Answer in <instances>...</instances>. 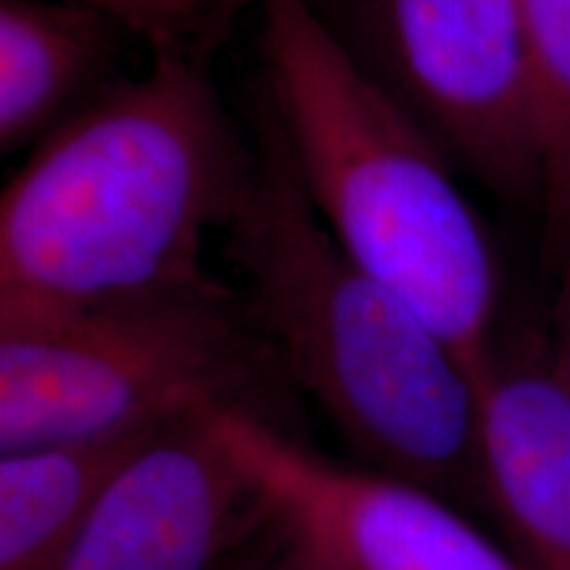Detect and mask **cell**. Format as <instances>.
Instances as JSON below:
<instances>
[{
	"mask_svg": "<svg viewBox=\"0 0 570 570\" xmlns=\"http://www.w3.org/2000/svg\"><path fill=\"white\" fill-rule=\"evenodd\" d=\"M256 177L206 61L154 56L32 148L0 196V323L214 277L204 265Z\"/></svg>",
	"mask_w": 570,
	"mask_h": 570,
	"instance_id": "6da1fadb",
	"label": "cell"
},
{
	"mask_svg": "<svg viewBox=\"0 0 570 570\" xmlns=\"http://www.w3.org/2000/svg\"><path fill=\"white\" fill-rule=\"evenodd\" d=\"M256 177L225 233L246 309L362 468L487 510L481 391L444 338L356 265L306 198L273 114L254 119Z\"/></svg>",
	"mask_w": 570,
	"mask_h": 570,
	"instance_id": "7a4b0ae2",
	"label": "cell"
},
{
	"mask_svg": "<svg viewBox=\"0 0 570 570\" xmlns=\"http://www.w3.org/2000/svg\"><path fill=\"white\" fill-rule=\"evenodd\" d=\"M262 104L341 248L481 381L502 267L454 161L354 59L309 0H262Z\"/></svg>",
	"mask_w": 570,
	"mask_h": 570,
	"instance_id": "3957f363",
	"label": "cell"
},
{
	"mask_svg": "<svg viewBox=\"0 0 570 570\" xmlns=\"http://www.w3.org/2000/svg\"><path fill=\"white\" fill-rule=\"evenodd\" d=\"M283 381L240 291L217 277L0 323V452L151 431L209 410L269 417Z\"/></svg>",
	"mask_w": 570,
	"mask_h": 570,
	"instance_id": "277c9868",
	"label": "cell"
},
{
	"mask_svg": "<svg viewBox=\"0 0 570 570\" xmlns=\"http://www.w3.org/2000/svg\"><path fill=\"white\" fill-rule=\"evenodd\" d=\"M348 30L338 40L454 167L539 209V101L518 0H352Z\"/></svg>",
	"mask_w": 570,
	"mask_h": 570,
	"instance_id": "5b68a950",
	"label": "cell"
},
{
	"mask_svg": "<svg viewBox=\"0 0 570 570\" xmlns=\"http://www.w3.org/2000/svg\"><path fill=\"white\" fill-rule=\"evenodd\" d=\"M212 425L275 525L331 570H533L436 491L312 452L275 420L214 410Z\"/></svg>",
	"mask_w": 570,
	"mask_h": 570,
	"instance_id": "8992f818",
	"label": "cell"
},
{
	"mask_svg": "<svg viewBox=\"0 0 570 570\" xmlns=\"http://www.w3.org/2000/svg\"><path fill=\"white\" fill-rule=\"evenodd\" d=\"M212 412L161 428L132 454L59 570H225L275 529Z\"/></svg>",
	"mask_w": 570,
	"mask_h": 570,
	"instance_id": "52a82bcc",
	"label": "cell"
},
{
	"mask_svg": "<svg viewBox=\"0 0 570 570\" xmlns=\"http://www.w3.org/2000/svg\"><path fill=\"white\" fill-rule=\"evenodd\" d=\"M487 512L533 570H570V391L547 344H497L481 381Z\"/></svg>",
	"mask_w": 570,
	"mask_h": 570,
	"instance_id": "ba28073f",
	"label": "cell"
},
{
	"mask_svg": "<svg viewBox=\"0 0 570 570\" xmlns=\"http://www.w3.org/2000/svg\"><path fill=\"white\" fill-rule=\"evenodd\" d=\"M127 40L80 0H0V148H35L122 82Z\"/></svg>",
	"mask_w": 570,
	"mask_h": 570,
	"instance_id": "9c48e42d",
	"label": "cell"
},
{
	"mask_svg": "<svg viewBox=\"0 0 570 570\" xmlns=\"http://www.w3.org/2000/svg\"><path fill=\"white\" fill-rule=\"evenodd\" d=\"M159 431L0 452V570H59L109 483Z\"/></svg>",
	"mask_w": 570,
	"mask_h": 570,
	"instance_id": "30bf717a",
	"label": "cell"
},
{
	"mask_svg": "<svg viewBox=\"0 0 570 570\" xmlns=\"http://www.w3.org/2000/svg\"><path fill=\"white\" fill-rule=\"evenodd\" d=\"M541 125V256L552 277L570 248V0H518Z\"/></svg>",
	"mask_w": 570,
	"mask_h": 570,
	"instance_id": "8fae6325",
	"label": "cell"
},
{
	"mask_svg": "<svg viewBox=\"0 0 570 570\" xmlns=\"http://www.w3.org/2000/svg\"><path fill=\"white\" fill-rule=\"evenodd\" d=\"M80 3L109 13L154 56L190 53L194 46L190 0H80Z\"/></svg>",
	"mask_w": 570,
	"mask_h": 570,
	"instance_id": "7c38bea8",
	"label": "cell"
},
{
	"mask_svg": "<svg viewBox=\"0 0 570 570\" xmlns=\"http://www.w3.org/2000/svg\"><path fill=\"white\" fill-rule=\"evenodd\" d=\"M190 6H194V46H190V53L196 59L209 61V56L230 38L240 13L252 6H262V0H190Z\"/></svg>",
	"mask_w": 570,
	"mask_h": 570,
	"instance_id": "4fadbf2b",
	"label": "cell"
},
{
	"mask_svg": "<svg viewBox=\"0 0 570 570\" xmlns=\"http://www.w3.org/2000/svg\"><path fill=\"white\" fill-rule=\"evenodd\" d=\"M554 281H558V306H554L552 338L547 344V352H550L554 375L570 391V248Z\"/></svg>",
	"mask_w": 570,
	"mask_h": 570,
	"instance_id": "5bb4252c",
	"label": "cell"
},
{
	"mask_svg": "<svg viewBox=\"0 0 570 570\" xmlns=\"http://www.w3.org/2000/svg\"><path fill=\"white\" fill-rule=\"evenodd\" d=\"M269 570H331L320 562L306 547L298 544L296 539H291L288 533L277 529V544L269 560Z\"/></svg>",
	"mask_w": 570,
	"mask_h": 570,
	"instance_id": "9a60e30c",
	"label": "cell"
},
{
	"mask_svg": "<svg viewBox=\"0 0 570 570\" xmlns=\"http://www.w3.org/2000/svg\"><path fill=\"white\" fill-rule=\"evenodd\" d=\"M275 544H277V525L256 541V544L248 547L244 554H238V558H235L225 570H269V560H273Z\"/></svg>",
	"mask_w": 570,
	"mask_h": 570,
	"instance_id": "2e32d148",
	"label": "cell"
}]
</instances>
